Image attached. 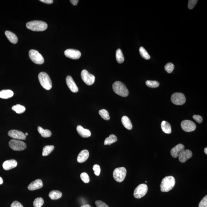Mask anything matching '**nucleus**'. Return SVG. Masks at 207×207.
Here are the masks:
<instances>
[{"label":"nucleus","mask_w":207,"mask_h":207,"mask_svg":"<svg viewBox=\"0 0 207 207\" xmlns=\"http://www.w3.org/2000/svg\"><path fill=\"white\" fill-rule=\"evenodd\" d=\"M175 185V180L173 176H168L163 178L160 185L161 191L167 192L172 190Z\"/></svg>","instance_id":"1"},{"label":"nucleus","mask_w":207,"mask_h":207,"mask_svg":"<svg viewBox=\"0 0 207 207\" xmlns=\"http://www.w3.org/2000/svg\"><path fill=\"white\" fill-rule=\"evenodd\" d=\"M26 27L28 29L33 31H43L48 27V25L45 22L34 21L28 22L27 23Z\"/></svg>","instance_id":"2"},{"label":"nucleus","mask_w":207,"mask_h":207,"mask_svg":"<svg viewBox=\"0 0 207 207\" xmlns=\"http://www.w3.org/2000/svg\"><path fill=\"white\" fill-rule=\"evenodd\" d=\"M113 90L117 95L123 97H127L129 92L127 87L122 82L117 81L114 82L112 85Z\"/></svg>","instance_id":"3"},{"label":"nucleus","mask_w":207,"mask_h":207,"mask_svg":"<svg viewBox=\"0 0 207 207\" xmlns=\"http://www.w3.org/2000/svg\"><path fill=\"white\" fill-rule=\"evenodd\" d=\"M38 78L40 85L43 88L47 90H51L52 87V82L47 74L44 72H41L38 75Z\"/></svg>","instance_id":"4"},{"label":"nucleus","mask_w":207,"mask_h":207,"mask_svg":"<svg viewBox=\"0 0 207 207\" xmlns=\"http://www.w3.org/2000/svg\"><path fill=\"white\" fill-rule=\"evenodd\" d=\"M126 174H127V170L125 168L119 167L116 168L114 170L113 176L115 181L117 182L121 183L124 180Z\"/></svg>","instance_id":"5"},{"label":"nucleus","mask_w":207,"mask_h":207,"mask_svg":"<svg viewBox=\"0 0 207 207\" xmlns=\"http://www.w3.org/2000/svg\"><path fill=\"white\" fill-rule=\"evenodd\" d=\"M9 144L10 147L15 151H22L27 148L26 143L19 140L12 139L9 141Z\"/></svg>","instance_id":"6"},{"label":"nucleus","mask_w":207,"mask_h":207,"mask_svg":"<svg viewBox=\"0 0 207 207\" xmlns=\"http://www.w3.org/2000/svg\"><path fill=\"white\" fill-rule=\"evenodd\" d=\"M29 57L30 59L37 64H43L44 62V59L41 54L35 50H30L29 52Z\"/></svg>","instance_id":"7"},{"label":"nucleus","mask_w":207,"mask_h":207,"mask_svg":"<svg viewBox=\"0 0 207 207\" xmlns=\"http://www.w3.org/2000/svg\"><path fill=\"white\" fill-rule=\"evenodd\" d=\"M148 186L145 184L139 185L135 190L134 193V197L140 199L145 196L148 191Z\"/></svg>","instance_id":"8"},{"label":"nucleus","mask_w":207,"mask_h":207,"mask_svg":"<svg viewBox=\"0 0 207 207\" xmlns=\"http://www.w3.org/2000/svg\"><path fill=\"white\" fill-rule=\"evenodd\" d=\"M171 101L175 105H182L185 103L186 99L183 93L175 92L171 96Z\"/></svg>","instance_id":"9"},{"label":"nucleus","mask_w":207,"mask_h":207,"mask_svg":"<svg viewBox=\"0 0 207 207\" xmlns=\"http://www.w3.org/2000/svg\"><path fill=\"white\" fill-rule=\"evenodd\" d=\"M82 80L87 85L90 86L93 85L95 82V76L92 75L87 70H84L81 73Z\"/></svg>","instance_id":"10"},{"label":"nucleus","mask_w":207,"mask_h":207,"mask_svg":"<svg viewBox=\"0 0 207 207\" xmlns=\"http://www.w3.org/2000/svg\"><path fill=\"white\" fill-rule=\"evenodd\" d=\"M181 126L183 131L186 132H191L196 129V124L193 121L190 120H184L181 122Z\"/></svg>","instance_id":"11"},{"label":"nucleus","mask_w":207,"mask_h":207,"mask_svg":"<svg viewBox=\"0 0 207 207\" xmlns=\"http://www.w3.org/2000/svg\"><path fill=\"white\" fill-rule=\"evenodd\" d=\"M64 54L66 57L73 60L78 59L81 56V53L80 51L73 49L66 50Z\"/></svg>","instance_id":"12"},{"label":"nucleus","mask_w":207,"mask_h":207,"mask_svg":"<svg viewBox=\"0 0 207 207\" xmlns=\"http://www.w3.org/2000/svg\"><path fill=\"white\" fill-rule=\"evenodd\" d=\"M8 135L9 137L14 139L25 140L26 139V136L25 134L21 131L16 130L10 131L8 133Z\"/></svg>","instance_id":"13"},{"label":"nucleus","mask_w":207,"mask_h":207,"mask_svg":"<svg viewBox=\"0 0 207 207\" xmlns=\"http://www.w3.org/2000/svg\"><path fill=\"white\" fill-rule=\"evenodd\" d=\"M193 153L192 151L189 150L187 149L182 151L178 155V156L179 161L181 163H183L190 159Z\"/></svg>","instance_id":"14"},{"label":"nucleus","mask_w":207,"mask_h":207,"mask_svg":"<svg viewBox=\"0 0 207 207\" xmlns=\"http://www.w3.org/2000/svg\"><path fill=\"white\" fill-rule=\"evenodd\" d=\"M66 82L67 86L72 92L76 93L78 91L79 89L76 84L70 76H68L66 78Z\"/></svg>","instance_id":"15"},{"label":"nucleus","mask_w":207,"mask_h":207,"mask_svg":"<svg viewBox=\"0 0 207 207\" xmlns=\"http://www.w3.org/2000/svg\"><path fill=\"white\" fill-rule=\"evenodd\" d=\"M43 186L42 181L40 179H37L32 182L28 186V189L30 191H34V190L40 189Z\"/></svg>","instance_id":"16"},{"label":"nucleus","mask_w":207,"mask_h":207,"mask_svg":"<svg viewBox=\"0 0 207 207\" xmlns=\"http://www.w3.org/2000/svg\"><path fill=\"white\" fill-rule=\"evenodd\" d=\"M17 162L16 160H10L5 161L3 163L2 166L4 170H9L17 166Z\"/></svg>","instance_id":"17"},{"label":"nucleus","mask_w":207,"mask_h":207,"mask_svg":"<svg viewBox=\"0 0 207 207\" xmlns=\"http://www.w3.org/2000/svg\"><path fill=\"white\" fill-rule=\"evenodd\" d=\"M185 146L181 144H178L172 148L171 150V156L174 158H177L178 155L182 151L185 150Z\"/></svg>","instance_id":"18"},{"label":"nucleus","mask_w":207,"mask_h":207,"mask_svg":"<svg viewBox=\"0 0 207 207\" xmlns=\"http://www.w3.org/2000/svg\"><path fill=\"white\" fill-rule=\"evenodd\" d=\"M89 151L87 150H84L79 153L78 157H77V161L80 163L85 162L86 161L89 157Z\"/></svg>","instance_id":"19"},{"label":"nucleus","mask_w":207,"mask_h":207,"mask_svg":"<svg viewBox=\"0 0 207 207\" xmlns=\"http://www.w3.org/2000/svg\"><path fill=\"white\" fill-rule=\"evenodd\" d=\"M77 131L79 135L83 138H88L91 136V131L88 129H84L81 126L77 127Z\"/></svg>","instance_id":"20"},{"label":"nucleus","mask_w":207,"mask_h":207,"mask_svg":"<svg viewBox=\"0 0 207 207\" xmlns=\"http://www.w3.org/2000/svg\"><path fill=\"white\" fill-rule=\"evenodd\" d=\"M5 35L9 41L13 44H16L18 42V39L17 36L12 32L9 31L5 32Z\"/></svg>","instance_id":"21"},{"label":"nucleus","mask_w":207,"mask_h":207,"mask_svg":"<svg viewBox=\"0 0 207 207\" xmlns=\"http://www.w3.org/2000/svg\"><path fill=\"white\" fill-rule=\"evenodd\" d=\"M14 95L12 91L9 90L0 91V98L7 99L11 98Z\"/></svg>","instance_id":"22"},{"label":"nucleus","mask_w":207,"mask_h":207,"mask_svg":"<svg viewBox=\"0 0 207 207\" xmlns=\"http://www.w3.org/2000/svg\"><path fill=\"white\" fill-rule=\"evenodd\" d=\"M121 121H122L123 125L126 129L129 130L132 129V123L128 117L126 116H124L121 119Z\"/></svg>","instance_id":"23"},{"label":"nucleus","mask_w":207,"mask_h":207,"mask_svg":"<svg viewBox=\"0 0 207 207\" xmlns=\"http://www.w3.org/2000/svg\"><path fill=\"white\" fill-rule=\"evenodd\" d=\"M161 128L163 132L165 133L170 134L171 132V128L170 124L166 121H163L161 124Z\"/></svg>","instance_id":"24"},{"label":"nucleus","mask_w":207,"mask_h":207,"mask_svg":"<svg viewBox=\"0 0 207 207\" xmlns=\"http://www.w3.org/2000/svg\"><path fill=\"white\" fill-rule=\"evenodd\" d=\"M62 196V193L58 190H53L49 194V196L52 200L59 199Z\"/></svg>","instance_id":"25"},{"label":"nucleus","mask_w":207,"mask_h":207,"mask_svg":"<svg viewBox=\"0 0 207 207\" xmlns=\"http://www.w3.org/2000/svg\"><path fill=\"white\" fill-rule=\"evenodd\" d=\"M38 131L42 137L44 138H48L51 137L52 132L48 129H44L41 127H38Z\"/></svg>","instance_id":"26"},{"label":"nucleus","mask_w":207,"mask_h":207,"mask_svg":"<svg viewBox=\"0 0 207 207\" xmlns=\"http://www.w3.org/2000/svg\"><path fill=\"white\" fill-rule=\"evenodd\" d=\"M117 140V138L115 135L111 134L108 137L106 138L104 141V145H111V144L116 142Z\"/></svg>","instance_id":"27"},{"label":"nucleus","mask_w":207,"mask_h":207,"mask_svg":"<svg viewBox=\"0 0 207 207\" xmlns=\"http://www.w3.org/2000/svg\"><path fill=\"white\" fill-rule=\"evenodd\" d=\"M55 149L53 145H47L43 147L42 151V156H45L49 155Z\"/></svg>","instance_id":"28"},{"label":"nucleus","mask_w":207,"mask_h":207,"mask_svg":"<svg viewBox=\"0 0 207 207\" xmlns=\"http://www.w3.org/2000/svg\"><path fill=\"white\" fill-rule=\"evenodd\" d=\"M12 110L16 111L17 113L18 114L23 113L26 110V107L24 106H22L19 104L13 106L12 107Z\"/></svg>","instance_id":"29"},{"label":"nucleus","mask_w":207,"mask_h":207,"mask_svg":"<svg viewBox=\"0 0 207 207\" xmlns=\"http://www.w3.org/2000/svg\"><path fill=\"white\" fill-rule=\"evenodd\" d=\"M116 58L119 63H122L124 62V58L123 54L120 49H118L117 50L116 52Z\"/></svg>","instance_id":"30"},{"label":"nucleus","mask_w":207,"mask_h":207,"mask_svg":"<svg viewBox=\"0 0 207 207\" xmlns=\"http://www.w3.org/2000/svg\"><path fill=\"white\" fill-rule=\"evenodd\" d=\"M99 113L102 119L105 120H109L110 117L108 111L105 109H102L99 111Z\"/></svg>","instance_id":"31"},{"label":"nucleus","mask_w":207,"mask_h":207,"mask_svg":"<svg viewBox=\"0 0 207 207\" xmlns=\"http://www.w3.org/2000/svg\"><path fill=\"white\" fill-rule=\"evenodd\" d=\"M139 52L140 53L141 56L142 57V58L145 60H149L150 58V56L149 53L146 51L145 49L143 47H140L139 48Z\"/></svg>","instance_id":"32"},{"label":"nucleus","mask_w":207,"mask_h":207,"mask_svg":"<svg viewBox=\"0 0 207 207\" xmlns=\"http://www.w3.org/2000/svg\"><path fill=\"white\" fill-rule=\"evenodd\" d=\"M146 85L150 88H156L159 86V82L156 81L148 80L146 81Z\"/></svg>","instance_id":"33"},{"label":"nucleus","mask_w":207,"mask_h":207,"mask_svg":"<svg viewBox=\"0 0 207 207\" xmlns=\"http://www.w3.org/2000/svg\"><path fill=\"white\" fill-rule=\"evenodd\" d=\"M44 201L42 198H37L34 200L33 202L34 207H42L43 206Z\"/></svg>","instance_id":"34"},{"label":"nucleus","mask_w":207,"mask_h":207,"mask_svg":"<svg viewBox=\"0 0 207 207\" xmlns=\"http://www.w3.org/2000/svg\"><path fill=\"white\" fill-rule=\"evenodd\" d=\"M81 179L85 183H88L90 181V178L86 173H82L80 175Z\"/></svg>","instance_id":"35"},{"label":"nucleus","mask_w":207,"mask_h":207,"mask_svg":"<svg viewBox=\"0 0 207 207\" xmlns=\"http://www.w3.org/2000/svg\"><path fill=\"white\" fill-rule=\"evenodd\" d=\"M175 68V66L172 63H168L165 67V70L168 73H172Z\"/></svg>","instance_id":"36"},{"label":"nucleus","mask_w":207,"mask_h":207,"mask_svg":"<svg viewBox=\"0 0 207 207\" xmlns=\"http://www.w3.org/2000/svg\"><path fill=\"white\" fill-rule=\"evenodd\" d=\"M93 170L96 175L97 176L99 175L101 172V168L99 165L97 164L94 165L93 166Z\"/></svg>","instance_id":"37"},{"label":"nucleus","mask_w":207,"mask_h":207,"mask_svg":"<svg viewBox=\"0 0 207 207\" xmlns=\"http://www.w3.org/2000/svg\"><path fill=\"white\" fill-rule=\"evenodd\" d=\"M197 0H189L188 1V8L190 9H192L194 8L195 5L197 3Z\"/></svg>","instance_id":"38"},{"label":"nucleus","mask_w":207,"mask_h":207,"mask_svg":"<svg viewBox=\"0 0 207 207\" xmlns=\"http://www.w3.org/2000/svg\"><path fill=\"white\" fill-rule=\"evenodd\" d=\"M199 207H207V196L204 197L199 205Z\"/></svg>","instance_id":"39"},{"label":"nucleus","mask_w":207,"mask_h":207,"mask_svg":"<svg viewBox=\"0 0 207 207\" xmlns=\"http://www.w3.org/2000/svg\"><path fill=\"white\" fill-rule=\"evenodd\" d=\"M95 205L97 207H109L106 204L100 200L96 201Z\"/></svg>","instance_id":"40"},{"label":"nucleus","mask_w":207,"mask_h":207,"mask_svg":"<svg viewBox=\"0 0 207 207\" xmlns=\"http://www.w3.org/2000/svg\"><path fill=\"white\" fill-rule=\"evenodd\" d=\"M193 119L197 122L198 123H201L203 122V118L201 116L197 115H193Z\"/></svg>","instance_id":"41"},{"label":"nucleus","mask_w":207,"mask_h":207,"mask_svg":"<svg viewBox=\"0 0 207 207\" xmlns=\"http://www.w3.org/2000/svg\"><path fill=\"white\" fill-rule=\"evenodd\" d=\"M11 207H23L21 203L18 201H14L11 205Z\"/></svg>","instance_id":"42"},{"label":"nucleus","mask_w":207,"mask_h":207,"mask_svg":"<svg viewBox=\"0 0 207 207\" xmlns=\"http://www.w3.org/2000/svg\"><path fill=\"white\" fill-rule=\"evenodd\" d=\"M40 1L48 4H52L53 2V0H40Z\"/></svg>","instance_id":"43"},{"label":"nucleus","mask_w":207,"mask_h":207,"mask_svg":"<svg viewBox=\"0 0 207 207\" xmlns=\"http://www.w3.org/2000/svg\"><path fill=\"white\" fill-rule=\"evenodd\" d=\"M70 2L74 6H76L78 3L79 1L78 0H71Z\"/></svg>","instance_id":"44"},{"label":"nucleus","mask_w":207,"mask_h":207,"mask_svg":"<svg viewBox=\"0 0 207 207\" xmlns=\"http://www.w3.org/2000/svg\"><path fill=\"white\" fill-rule=\"evenodd\" d=\"M81 207H91V206L90 205L87 204L82 205Z\"/></svg>","instance_id":"45"},{"label":"nucleus","mask_w":207,"mask_h":207,"mask_svg":"<svg viewBox=\"0 0 207 207\" xmlns=\"http://www.w3.org/2000/svg\"><path fill=\"white\" fill-rule=\"evenodd\" d=\"M3 183V180L2 178L0 177V185L2 184Z\"/></svg>","instance_id":"46"},{"label":"nucleus","mask_w":207,"mask_h":207,"mask_svg":"<svg viewBox=\"0 0 207 207\" xmlns=\"http://www.w3.org/2000/svg\"><path fill=\"white\" fill-rule=\"evenodd\" d=\"M204 151H205V154H206V155H207V147H206V148H205Z\"/></svg>","instance_id":"47"},{"label":"nucleus","mask_w":207,"mask_h":207,"mask_svg":"<svg viewBox=\"0 0 207 207\" xmlns=\"http://www.w3.org/2000/svg\"><path fill=\"white\" fill-rule=\"evenodd\" d=\"M25 135H26V136H27L28 135V133H27V132L26 133V134H25Z\"/></svg>","instance_id":"48"}]
</instances>
